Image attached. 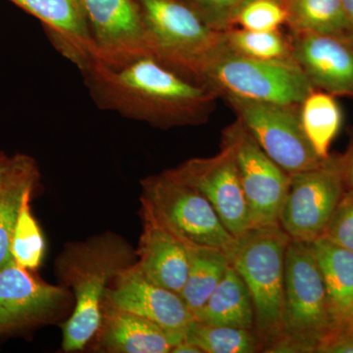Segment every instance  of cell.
I'll list each match as a JSON object with an SVG mask.
<instances>
[{"label": "cell", "mask_w": 353, "mask_h": 353, "mask_svg": "<svg viewBox=\"0 0 353 353\" xmlns=\"http://www.w3.org/2000/svg\"><path fill=\"white\" fill-rule=\"evenodd\" d=\"M82 74L99 108L160 129L202 124L218 97L150 54L117 66L95 61Z\"/></svg>", "instance_id": "6da1fadb"}, {"label": "cell", "mask_w": 353, "mask_h": 353, "mask_svg": "<svg viewBox=\"0 0 353 353\" xmlns=\"http://www.w3.org/2000/svg\"><path fill=\"white\" fill-rule=\"evenodd\" d=\"M136 261V250L111 232L65 246L57 259V273L75 297L73 313L62 327L65 352H80L94 338L109 285Z\"/></svg>", "instance_id": "7a4b0ae2"}, {"label": "cell", "mask_w": 353, "mask_h": 353, "mask_svg": "<svg viewBox=\"0 0 353 353\" xmlns=\"http://www.w3.org/2000/svg\"><path fill=\"white\" fill-rule=\"evenodd\" d=\"M290 241L279 224L252 227L236 238L228 255L252 296L254 330L263 352L285 334V252Z\"/></svg>", "instance_id": "3957f363"}, {"label": "cell", "mask_w": 353, "mask_h": 353, "mask_svg": "<svg viewBox=\"0 0 353 353\" xmlns=\"http://www.w3.org/2000/svg\"><path fill=\"white\" fill-rule=\"evenodd\" d=\"M199 81L218 97L279 105L299 106L315 90L294 60L243 57L225 43L202 69Z\"/></svg>", "instance_id": "277c9868"}, {"label": "cell", "mask_w": 353, "mask_h": 353, "mask_svg": "<svg viewBox=\"0 0 353 353\" xmlns=\"http://www.w3.org/2000/svg\"><path fill=\"white\" fill-rule=\"evenodd\" d=\"M336 324L310 243L290 240L285 252V334L273 352H316Z\"/></svg>", "instance_id": "5b68a950"}, {"label": "cell", "mask_w": 353, "mask_h": 353, "mask_svg": "<svg viewBox=\"0 0 353 353\" xmlns=\"http://www.w3.org/2000/svg\"><path fill=\"white\" fill-rule=\"evenodd\" d=\"M137 1L150 55L181 75L201 83L202 69L224 43L223 32L209 27L185 0Z\"/></svg>", "instance_id": "8992f818"}, {"label": "cell", "mask_w": 353, "mask_h": 353, "mask_svg": "<svg viewBox=\"0 0 353 353\" xmlns=\"http://www.w3.org/2000/svg\"><path fill=\"white\" fill-rule=\"evenodd\" d=\"M141 205L187 246L216 248L229 255L236 238L199 190L170 171L141 180Z\"/></svg>", "instance_id": "52a82bcc"}, {"label": "cell", "mask_w": 353, "mask_h": 353, "mask_svg": "<svg viewBox=\"0 0 353 353\" xmlns=\"http://www.w3.org/2000/svg\"><path fill=\"white\" fill-rule=\"evenodd\" d=\"M252 138L290 175L324 163L304 134L299 106L226 99ZM328 159V158H327Z\"/></svg>", "instance_id": "ba28073f"}, {"label": "cell", "mask_w": 353, "mask_h": 353, "mask_svg": "<svg viewBox=\"0 0 353 353\" xmlns=\"http://www.w3.org/2000/svg\"><path fill=\"white\" fill-rule=\"evenodd\" d=\"M345 190L332 155L316 168L290 175L279 225L290 240L311 243L322 238Z\"/></svg>", "instance_id": "9c48e42d"}, {"label": "cell", "mask_w": 353, "mask_h": 353, "mask_svg": "<svg viewBox=\"0 0 353 353\" xmlns=\"http://www.w3.org/2000/svg\"><path fill=\"white\" fill-rule=\"evenodd\" d=\"M221 143L233 152L252 227L279 224L290 174L264 152L239 120L223 131Z\"/></svg>", "instance_id": "30bf717a"}, {"label": "cell", "mask_w": 353, "mask_h": 353, "mask_svg": "<svg viewBox=\"0 0 353 353\" xmlns=\"http://www.w3.org/2000/svg\"><path fill=\"white\" fill-rule=\"evenodd\" d=\"M168 170L208 199L234 238L252 228L245 192L229 146L221 143L220 152L214 157L192 158Z\"/></svg>", "instance_id": "8fae6325"}, {"label": "cell", "mask_w": 353, "mask_h": 353, "mask_svg": "<svg viewBox=\"0 0 353 353\" xmlns=\"http://www.w3.org/2000/svg\"><path fill=\"white\" fill-rule=\"evenodd\" d=\"M105 301L154 322L167 332L174 347L185 339L194 319L180 294L155 284L136 262L114 279L106 292Z\"/></svg>", "instance_id": "7c38bea8"}, {"label": "cell", "mask_w": 353, "mask_h": 353, "mask_svg": "<svg viewBox=\"0 0 353 353\" xmlns=\"http://www.w3.org/2000/svg\"><path fill=\"white\" fill-rule=\"evenodd\" d=\"M97 51V61L127 63L150 54L137 0H82Z\"/></svg>", "instance_id": "4fadbf2b"}, {"label": "cell", "mask_w": 353, "mask_h": 353, "mask_svg": "<svg viewBox=\"0 0 353 353\" xmlns=\"http://www.w3.org/2000/svg\"><path fill=\"white\" fill-rule=\"evenodd\" d=\"M68 292L36 277L12 262L0 271V334L46 323L61 307Z\"/></svg>", "instance_id": "5bb4252c"}, {"label": "cell", "mask_w": 353, "mask_h": 353, "mask_svg": "<svg viewBox=\"0 0 353 353\" xmlns=\"http://www.w3.org/2000/svg\"><path fill=\"white\" fill-rule=\"evenodd\" d=\"M292 59L315 90L353 97V43L326 34L292 32Z\"/></svg>", "instance_id": "9a60e30c"}, {"label": "cell", "mask_w": 353, "mask_h": 353, "mask_svg": "<svg viewBox=\"0 0 353 353\" xmlns=\"http://www.w3.org/2000/svg\"><path fill=\"white\" fill-rule=\"evenodd\" d=\"M41 21L51 43L81 72L97 61L82 0H10Z\"/></svg>", "instance_id": "2e32d148"}, {"label": "cell", "mask_w": 353, "mask_h": 353, "mask_svg": "<svg viewBox=\"0 0 353 353\" xmlns=\"http://www.w3.org/2000/svg\"><path fill=\"white\" fill-rule=\"evenodd\" d=\"M143 233L136 250L139 268L155 284L181 294L189 274V256L182 241L141 208Z\"/></svg>", "instance_id": "e0dca14e"}, {"label": "cell", "mask_w": 353, "mask_h": 353, "mask_svg": "<svg viewBox=\"0 0 353 353\" xmlns=\"http://www.w3.org/2000/svg\"><path fill=\"white\" fill-rule=\"evenodd\" d=\"M99 352L168 353L174 347L167 332L154 322L104 301L97 334Z\"/></svg>", "instance_id": "ac0fdd59"}, {"label": "cell", "mask_w": 353, "mask_h": 353, "mask_svg": "<svg viewBox=\"0 0 353 353\" xmlns=\"http://www.w3.org/2000/svg\"><path fill=\"white\" fill-rule=\"evenodd\" d=\"M194 319L216 326L254 329L252 296L245 281L231 264L203 307L194 315Z\"/></svg>", "instance_id": "d6986e66"}, {"label": "cell", "mask_w": 353, "mask_h": 353, "mask_svg": "<svg viewBox=\"0 0 353 353\" xmlns=\"http://www.w3.org/2000/svg\"><path fill=\"white\" fill-rule=\"evenodd\" d=\"M310 245L321 272L332 313L338 322L353 299V252L324 236Z\"/></svg>", "instance_id": "ffe728a7"}, {"label": "cell", "mask_w": 353, "mask_h": 353, "mask_svg": "<svg viewBox=\"0 0 353 353\" xmlns=\"http://www.w3.org/2000/svg\"><path fill=\"white\" fill-rule=\"evenodd\" d=\"M292 32L326 34L352 41V28L341 0H283Z\"/></svg>", "instance_id": "44dd1931"}, {"label": "cell", "mask_w": 353, "mask_h": 353, "mask_svg": "<svg viewBox=\"0 0 353 353\" xmlns=\"http://www.w3.org/2000/svg\"><path fill=\"white\" fill-rule=\"evenodd\" d=\"M185 248L189 256V274L180 296L194 316L224 277L230 260L226 252L216 248Z\"/></svg>", "instance_id": "7402d4cb"}, {"label": "cell", "mask_w": 353, "mask_h": 353, "mask_svg": "<svg viewBox=\"0 0 353 353\" xmlns=\"http://www.w3.org/2000/svg\"><path fill=\"white\" fill-rule=\"evenodd\" d=\"M304 134L318 157H331L330 148L343 123V113L334 95L314 90L299 105Z\"/></svg>", "instance_id": "603a6c76"}, {"label": "cell", "mask_w": 353, "mask_h": 353, "mask_svg": "<svg viewBox=\"0 0 353 353\" xmlns=\"http://www.w3.org/2000/svg\"><path fill=\"white\" fill-rule=\"evenodd\" d=\"M39 176L36 161L23 154L17 170L0 194V271L14 261L11 243L21 201L25 190L36 185Z\"/></svg>", "instance_id": "cb8c5ba5"}, {"label": "cell", "mask_w": 353, "mask_h": 353, "mask_svg": "<svg viewBox=\"0 0 353 353\" xmlns=\"http://www.w3.org/2000/svg\"><path fill=\"white\" fill-rule=\"evenodd\" d=\"M203 353L263 352V343L254 329L216 326L197 321L190 323L185 339Z\"/></svg>", "instance_id": "d4e9b609"}, {"label": "cell", "mask_w": 353, "mask_h": 353, "mask_svg": "<svg viewBox=\"0 0 353 353\" xmlns=\"http://www.w3.org/2000/svg\"><path fill=\"white\" fill-rule=\"evenodd\" d=\"M34 185L28 188L23 194L11 243L14 262L30 271L41 266L46 252V241L31 209Z\"/></svg>", "instance_id": "484cf974"}, {"label": "cell", "mask_w": 353, "mask_h": 353, "mask_svg": "<svg viewBox=\"0 0 353 353\" xmlns=\"http://www.w3.org/2000/svg\"><path fill=\"white\" fill-rule=\"evenodd\" d=\"M224 43L230 50L262 60H294L290 39L280 31H248L231 28L223 32Z\"/></svg>", "instance_id": "4316f807"}, {"label": "cell", "mask_w": 353, "mask_h": 353, "mask_svg": "<svg viewBox=\"0 0 353 353\" xmlns=\"http://www.w3.org/2000/svg\"><path fill=\"white\" fill-rule=\"evenodd\" d=\"M287 22V11L282 0H248L241 7L234 27L248 31H277Z\"/></svg>", "instance_id": "83f0119b"}, {"label": "cell", "mask_w": 353, "mask_h": 353, "mask_svg": "<svg viewBox=\"0 0 353 353\" xmlns=\"http://www.w3.org/2000/svg\"><path fill=\"white\" fill-rule=\"evenodd\" d=\"M217 32L234 28V18L248 0H185Z\"/></svg>", "instance_id": "f1b7e54d"}, {"label": "cell", "mask_w": 353, "mask_h": 353, "mask_svg": "<svg viewBox=\"0 0 353 353\" xmlns=\"http://www.w3.org/2000/svg\"><path fill=\"white\" fill-rule=\"evenodd\" d=\"M323 236L353 252V190L343 192Z\"/></svg>", "instance_id": "f546056e"}, {"label": "cell", "mask_w": 353, "mask_h": 353, "mask_svg": "<svg viewBox=\"0 0 353 353\" xmlns=\"http://www.w3.org/2000/svg\"><path fill=\"white\" fill-rule=\"evenodd\" d=\"M316 353H353V331L336 324Z\"/></svg>", "instance_id": "4dcf8cb0"}, {"label": "cell", "mask_w": 353, "mask_h": 353, "mask_svg": "<svg viewBox=\"0 0 353 353\" xmlns=\"http://www.w3.org/2000/svg\"><path fill=\"white\" fill-rule=\"evenodd\" d=\"M22 157L23 154L8 157L6 153L0 152V194L17 170Z\"/></svg>", "instance_id": "1f68e13d"}, {"label": "cell", "mask_w": 353, "mask_h": 353, "mask_svg": "<svg viewBox=\"0 0 353 353\" xmlns=\"http://www.w3.org/2000/svg\"><path fill=\"white\" fill-rule=\"evenodd\" d=\"M336 160L343 175L345 189L353 190V139L347 152L341 157H336Z\"/></svg>", "instance_id": "d6a6232c"}, {"label": "cell", "mask_w": 353, "mask_h": 353, "mask_svg": "<svg viewBox=\"0 0 353 353\" xmlns=\"http://www.w3.org/2000/svg\"><path fill=\"white\" fill-rule=\"evenodd\" d=\"M171 352L173 353H203L201 348L190 343L187 340H183L172 348Z\"/></svg>", "instance_id": "836d02e7"}, {"label": "cell", "mask_w": 353, "mask_h": 353, "mask_svg": "<svg viewBox=\"0 0 353 353\" xmlns=\"http://www.w3.org/2000/svg\"><path fill=\"white\" fill-rule=\"evenodd\" d=\"M336 324L341 325V326L345 327V328L350 330V331H353V299L350 306H348L347 311L343 313V315L336 322Z\"/></svg>", "instance_id": "e575fe53"}, {"label": "cell", "mask_w": 353, "mask_h": 353, "mask_svg": "<svg viewBox=\"0 0 353 353\" xmlns=\"http://www.w3.org/2000/svg\"><path fill=\"white\" fill-rule=\"evenodd\" d=\"M347 19L350 21V28H352L353 39V0H341Z\"/></svg>", "instance_id": "d590c367"}, {"label": "cell", "mask_w": 353, "mask_h": 353, "mask_svg": "<svg viewBox=\"0 0 353 353\" xmlns=\"http://www.w3.org/2000/svg\"><path fill=\"white\" fill-rule=\"evenodd\" d=\"M282 1H283V0H282Z\"/></svg>", "instance_id": "8d00e7d4"}]
</instances>
